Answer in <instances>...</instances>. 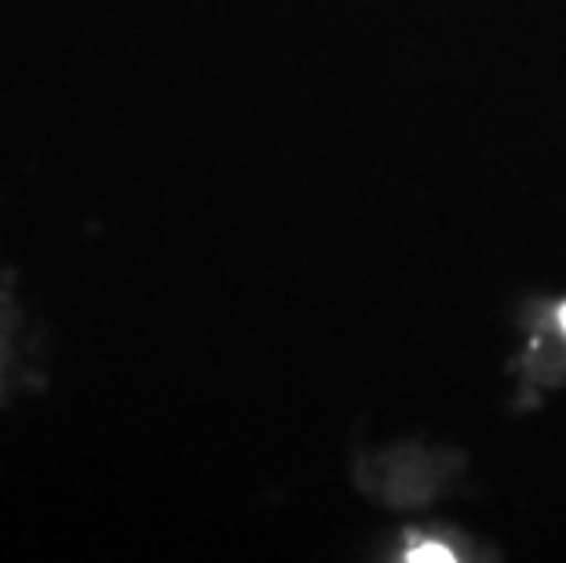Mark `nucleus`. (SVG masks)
<instances>
[{
  "instance_id": "1",
  "label": "nucleus",
  "mask_w": 566,
  "mask_h": 563,
  "mask_svg": "<svg viewBox=\"0 0 566 563\" xmlns=\"http://www.w3.org/2000/svg\"><path fill=\"white\" fill-rule=\"evenodd\" d=\"M406 560H417V563H428V560L453 563V549H446V545H439V542H424V545H417L413 553H406Z\"/></svg>"
},
{
  "instance_id": "2",
  "label": "nucleus",
  "mask_w": 566,
  "mask_h": 563,
  "mask_svg": "<svg viewBox=\"0 0 566 563\" xmlns=\"http://www.w3.org/2000/svg\"><path fill=\"white\" fill-rule=\"evenodd\" d=\"M559 322H563V330H566V304H563V311H559Z\"/></svg>"
}]
</instances>
